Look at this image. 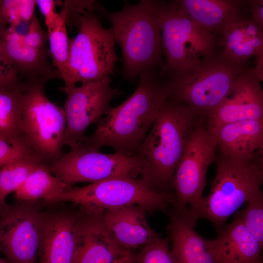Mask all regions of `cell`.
Wrapping results in <instances>:
<instances>
[{"instance_id":"cell-1","label":"cell","mask_w":263,"mask_h":263,"mask_svg":"<svg viewBox=\"0 0 263 263\" xmlns=\"http://www.w3.org/2000/svg\"><path fill=\"white\" fill-rule=\"evenodd\" d=\"M156 69L142 74L133 93L116 107H111L97 123L92 134L77 142L99 150L104 146L126 156L137 155L138 149L168 97L165 78Z\"/></svg>"},{"instance_id":"cell-2","label":"cell","mask_w":263,"mask_h":263,"mask_svg":"<svg viewBox=\"0 0 263 263\" xmlns=\"http://www.w3.org/2000/svg\"><path fill=\"white\" fill-rule=\"evenodd\" d=\"M203 119L167 97L138 150L145 162L141 179L153 190L170 193L176 169L192 133Z\"/></svg>"},{"instance_id":"cell-3","label":"cell","mask_w":263,"mask_h":263,"mask_svg":"<svg viewBox=\"0 0 263 263\" xmlns=\"http://www.w3.org/2000/svg\"><path fill=\"white\" fill-rule=\"evenodd\" d=\"M94 10L112 24L115 42L122 52V75L133 84L143 73L161 70L162 38L156 0L126 2L123 7L110 12L95 2Z\"/></svg>"},{"instance_id":"cell-4","label":"cell","mask_w":263,"mask_h":263,"mask_svg":"<svg viewBox=\"0 0 263 263\" xmlns=\"http://www.w3.org/2000/svg\"><path fill=\"white\" fill-rule=\"evenodd\" d=\"M248 64L225 57L222 50L206 56L180 74L165 77L168 97L184 104L203 119L218 106Z\"/></svg>"},{"instance_id":"cell-5","label":"cell","mask_w":263,"mask_h":263,"mask_svg":"<svg viewBox=\"0 0 263 263\" xmlns=\"http://www.w3.org/2000/svg\"><path fill=\"white\" fill-rule=\"evenodd\" d=\"M156 3L165 56L162 75L184 73L219 50L220 38L195 21L177 0H156Z\"/></svg>"},{"instance_id":"cell-6","label":"cell","mask_w":263,"mask_h":263,"mask_svg":"<svg viewBox=\"0 0 263 263\" xmlns=\"http://www.w3.org/2000/svg\"><path fill=\"white\" fill-rule=\"evenodd\" d=\"M216 162L209 193L197 208H192L199 219L209 220L221 232L229 217L262 191L263 160L243 161L220 154Z\"/></svg>"},{"instance_id":"cell-7","label":"cell","mask_w":263,"mask_h":263,"mask_svg":"<svg viewBox=\"0 0 263 263\" xmlns=\"http://www.w3.org/2000/svg\"><path fill=\"white\" fill-rule=\"evenodd\" d=\"M93 8L86 10L77 18V35L70 39L68 78L64 88L100 80L113 73L118 57L111 28L103 27Z\"/></svg>"},{"instance_id":"cell-8","label":"cell","mask_w":263,"mask_h":263,"mask_svg":"<svg viewBox=\"0 0 263 263\" xmlns=\"http://www.w3.org/2000/svg\"><path fill=\"white\" fill-rule=\"evenodd\" d=\"M175 201L174 194L156 192L141 178L118 177L83 187L72 186L46 202H70L79 205L83 211L99 213L108 208L130 206L153 212L163 210Z\"/></svg>"},{"instance_id":"cell-9","label":"cell","mask_w":263,"mask_h":263,"mask_svg":"<svg viewBox=\"0 0 263 263\" xmlns=\"http://www.w3.org/2000/svg\"><path fill=\"white\" fill-rule=\"evenodd\" d=\"M44 86L30 84L21 93V132L32 153L49 166L63 154L66 123L63 109L47 97Z\"/></svg>"},{"instance_id":"cell-10","label":"cell","mask_w":263,"mask_h":263,"mask_svg":"<svg viewBox=\"0 0 263 263\" xmlns=\"http://www.w3.org/2000/svg\"><path fill=\"white\" fill-rule=\"evenodd\" d=\"M144 166L139 155L104 153L78 142L47 167L52 174L72 186L78 183H94L118 177L136 178Z\"/></svg>"},{"instance_id":"cell-11","label":"cell","mask_w":263,"mask_h":263,"mask_svg":"<svg viewBox=\"0 0 263 263\" xmlns=\"http://www.w3.org/2000/svg\"><path fill=\"white\" fill-rule=\"evenodd\" d=\"M218 145L216 137L200 123L193 130L178 163L172 181L175 207L196 208L204 197L207 173L216 158Z\"/></svg>"},{"instance_id":"cell-12","label":"cell","mask_w":263,"mask_h":263,"mask_svg":"<svg viewBox=\"0 0 263 263\" xmlns=\"http://www.w3.org/2000/svg\"><path fill=\"white\" fill-rule=\"evenodd\" d=\"M45 213L33 201L0 207V252L10 263H37Z\"/></svg>"},{"instance_id":"cell-13","label":"cell","mask_w":263,"mask_h":263,"mask_svg":"<svg viewBox=\"0 0 263 263\" xmlns=\"http://www.w3.org/2000/svg\"><path fill=\"white\" fill-rule=\"evenodd\" d=\"M109 76L79 87L63 89L67 97L63 107L66 118L64 145L70 148L84 136L87 128L97 123L110 107L113 98L120 94L111 86Z\"/></svg>"},{"instance_id":"cell-14","label":"cell","mask_w":263,"mask_h":263,"mask_svg":"<svg viewBox=\"0 0 263 263\" xmlns=\"http://www.w3.org/2000/svg\"><path fill=\"white\" fill-rule=\"evenodd\" d=\"M262 81L254 67L244 69L220 103L206 118L207 130L213 134L226 124L263 119Z\"/></svg>"},{"instance_id":"cell-15","label":"cell","mask_w":263,"mask_h":263,"mask_svg":"<svg viewBox=\"0 0 263 263\" xmlns=\"http://www.w3.org/2000/svg\"><path fill=\"white\" fill-rule=\"evenodd\" d=\"M23 38L11 26L0 36V51L18 76L29 84L45 85L49 80L61 78L58 70L49 60V49L27 45Z\"/></svg>"},{"instance_id":"cell-16","label":"cell","mask_w":263,"mask_h":263,"mask_svg":"<svg viewBox=\"0 0 263 263\" xmlns=\"http://www.w3.org/2000/svg\"><path fill=\"white\" fill-rule=\"evenodd\" d=\"M82 211L74 226L73 263H112L131 252L114 241L99 214Z\"/></svg>"},{"instance_id":"cell-17","label":"cell","mask_w":263,"mask_h":263,"mask_svg":"<svg viewBox=\"0 0 263 263\" xmlns=\"http://www.w3.org/2000/svg\"><path fill=\"white\" fill-rule=\"evenodd\" d=\"M172 247L170 251L178 263H217L210 240L194 229L199 219L191 207L175 208L170 214Z\"/></svg>"},{"instance_id":"cell-18","label":"cell","mask_w":263,"mask_h":263,"mask_svg":"<svg viewBox=\"0 0 263 263\" xmlns=\"http://www.w3.org/2000/svg\"><path fill=\"white\" fill-rule=\"evenodd\" d=\"M146 211L141 207L130 206L108 208L98 214L114 241L132 252L160 237L148 224Z\"/></svg>"},{"instance_id":"cell-19","label":"cell","mask_w":263,"mask_h":263,"mask_svg":"<svg viewBox=\"0 0 263 263\" xmlns=\"http://www.w3.org/2000/svg\"><path fill=\"white\" fill-rule=\"evenodd\" d=\"M221 38L222 53L232 61L247 65L253 56L263 59V30L252 18L250 3L225 25Z\"/></svg>"},{"instance_id":"cell-20","label":"cell","mask_w":263,"mask_h":263,"mask_svg":"<svg viewBox=\"0 0 263 263\" xmlns=\"http://www.w3.org/2000/svg\"><path fill=\"white\" fill-rule=\"evenodd\" d=\"M212 134L220 154L243 161L263 160V119L226 124Z\"/></svg>"},{"instance_id":"cell-21","label":"cell","mask_w":263,"mask_h":263,"mask_svg":"<svg viewBox=\"0 0 263 263\" xmlns=\"http://www.w3.org/2000/svg\"><path fill=\"white\" fill-rule=\"evenodd\" d=\"M76 219V217L69 214L45 213L38 252L39 263H73Z\"/></svg>"},{"instance_id":"cell-22","label":"cell","mask_w":263,"mask_h":263,"mask_svg":"<svg viewBox=\"0 0 263 263\" xmlns=\"http://www.w3.org/2000/svg\"><path fill=\"white\" fill-rule=\"evenodd\" d=\"M210 242L217 263H263V246L245 227L239 213L219 237Z\"/></svg>"},{"instance_id":"cell-23","label":"cell","mask_w":263,"mask_h":263,"mask_svg":"<svg viewBox=\"0 0 263 263\" xmlns=\"http://www.w3.org/2000/svg\"><path fill=\"white\" fill-rule=\"evenodd\" d=\"M177 2L198 24L221 37L225 25L245 9L250 0H177Z\"/></svg>"},{"instance_id":"cell-24","label":"cell","mask_w":263,"mask_h":263,"mask_svg":"<svg viewBox=\"0 0 263 263\" xmlns=\"http://www.w3.org/2000/svg\"><path fill=\"white\" fill-rule=\"evenodd\" d=\"M71 187L52 174L47 165L41 163L15 192L14 198L18 201H34L39 199L46 201Z\"/></svg>"},{"instance_id":"cell-25","label":"cell","mask_w":263,"mask_h":263,"mask_svg":"<svg viewBox=\"0 0 263 263\" xmlns=\"http://www.w3.org/2000/svg\"><path fill=\"white\" fill-rule=\"evenodd\" d=\"M66 17L67 11L63 7L61 11L56 13L53 23L47 27L50 56L64 83L68 78L70 42L66 28Z\"/></svg>"},{"instance_id":"cell-26","label":"cell","mask_w":263,"mask_h":263,"mask_svg":"<svg viewBox=\"0 0 263 263\" xmlns=\"http://www.w3.org/2000/svg\"><path fill=\"white\" fill-rule=\"evenodd\" d=\"M21 93L0 91V139L24 140L21 132Z\"/></svg>"},{"instance_id":"cell-27","label":"cell","mask_w":263,"mask_h":263,"mask_svg":"<svg viewBox=\"0 0 263 263\" xmlns=\"http://www.w3.org/2000/svg\"><path fill=\"white\" fill-rule=\"evenodd\" d=\"M41 163L32 154L20 157L0 168V207L6 204L7 197L18 190L30 174Z\"/></svg>"},{"instance_id":"cell-28","label":"cell","mask_w":263,"mask_h":263,"mask_svg":"<svg viewBox=\"0 0 263 263\" xmlns=\"http://www.w3.org/2000/svg\"><path fill=\"white\" fill-rule=\"evenodd\" d=\"M35 0H0V21L15 27L30 22L34 15Z\"/></svg>"},{"instance_id":"cell-29","label":"cell","mask_w":263,"mask_h":263,"mask_svg":"<svg viewBox=\"0 0 263 263\" xmlns=\"http://www.w3.org/2000/svg\"><path fill=\"white\" fill-rule=\"evenodd\" d=\"M246 208L239 212L245 227L263 246V194L262 191L251 198Z\"/></svg>"},{"instance_id":"cell-30","label":"cell","mask_w":263,"mask_h":263,"mask_svg":"<svg viewBox=\"0 0 263 263\" xmlns=\"http://www.w3.org/2000/svg\"><path fill=\"white\" fill-rule=\"evenodd\" d=\"M135 256L136 263H178L170 251L169 240L161 237L141 248Z\"/></svg>"},{"instance_id":"cell-31","label":"cell","mask_w":263,"mask_h":263,"mask_svg":"<svg viewBox=\"0 0 263 263\" xmlns=\"http://www.w3.org/2000/svg\"><path fill=\"white\" fill-rule=\"evenodd\" d=\"M32 154L35 155L24 140L0 139V168L20 157Z\"/></svg>"},{"instance_id":"cell-32","label":"cell","mask_w":263,"mask_h":263,"mask_svg":"<svg viewBox=\"0 0 263 263\" xmlns=\"http://www.w3.org/2000/svg\"><path fill=\"white\" fill-rule=\"evenodd\" d=\"M29 84L22 81L0 51V91H25Z\"/></svg>"},{"instance_id":"cell-33","label":"cell","mask_w":263,"mask_h":263,"mask_svg":"<svg viewBox=\"0 0 263 263\" xmlns=\"http://www.w3.org/2000/svg\"><path fill=\"white\" fill-rule=\"evenodd\" d=\"M48 41V34L42 28L37 16L34 14L29 22L28 30L23 35L24 44L37 49H44Z\"/></svg>"},{"instance_id":"cell-34","label":"cell","mask_w":263,"mask_h":263,"mask_svg":"<svg viewBox=\"0 0 263 263\" xmlns=\"http://www.w3.org/2000/svg\"><path fill=\"white\" fill-rule=\"evenodd\" d=\"M54 0H37L36 4L44 17L46 27L49 26L53 22L57 13L55 11L56 5L58 3Z\"/></svg>"},{"instance_id":"cell-35","label":"cell","mask_w":263,"mask_h":263,"mask_svg":"<svg viewBox=\"0 0 263 263\" xmlns=\"http://www.w3.org/2000/svg\"><path fill=\"white\" fill-rule=\"evenodd\" d=\"M250 11L253 20L263 30V0H250Z\"/></svg>"},{"instance_id":"cell-36","label":"cell","mask_w":263,"mask_h":263,"mask_svg":"<svg viewBox=\"0 0 263 263\" xmlns=\"http://www.w3.org/2000/svg\"><path fill=\"white\" fill-rule=\"evenodd\" d=\"M112 263H135V256L132 252H130Z\"/></svg>"},{"instance_id":"cell-37","label":"cell","mask_w":263,"mask_h":263,"mask_svg":"<svg viewBox=\"0 0 263 263\" xmlns=\"http://www.w3.org/2000/svg\"><path fill=\"white\" fill-rule=\"evenodd\" d=\"M6 25L4 24L0 21V36L6 30Z\"/></svg>"},{"instance_id":"cell-38","label":"cell","mask_w":263,"mask_h":263,"mask_svg":"<svg viewBox=\"0 0 263 263\" xmlns=\"http://www.w3.org/2000/svg\"><path fill=\"white\" fill-rule=\"evenodd\" d=\"M0 263H10L6 259L0 258Z\"/></svg>"}]
</instances>
